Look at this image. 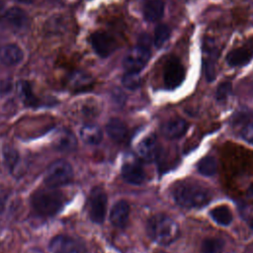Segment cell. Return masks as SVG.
<instances>
[{"label": "cell", "mask_w": 253, "mask_h": 253, "mask_svg": "<svg viewBox=\"0 0 253 253\" xmlns=\"http://www.w3.org/2000/svg\"><path fill=\"white\" fill-rule=\"evenodd\" d=\"M187 129L188 123L181 118L171 119L164 123L161 127L162 134L169 139L181 137L183 134H185Z\"/></svg>", "instance_id": "cell-12"}, {"label": "cell", "mask_w": 253, "mask_h": 253, "mask_svg": "<svg viewBox=\"0 0 253 253\" xmlns=\"http://www.w3.org/2000/svg\"><path fill=\"white\" fill-rule=\"evenodd\" d=\"M52 253H83V246L76 239L67 235H57L49 243Z\"/></svg>", "instance_id": "cell-10"}, {"label": "cell", "mask_w": 253, "mask_h": 253, "mask_svg": "<svg viewBox=\"0 0 253 253\" xmlns=\"http://www.w3.org/2000/svg\"><path fill=\"white\" fill-rule=\"evenodd\" d=\"M150 58L149 47L140 45L137 43L132 47L126 55L123 64L126 71L139 72L142 68L145 67Z\"/></svg>", "instance_id": "cell-6"}, {"label": "cell", "mask_w": 253, "mask_h": 253, "mask_svg": "<svg viewBox=\"0 0 253 253\" xmlns=\"http://www.w3.org/2000/svg\"><path fill=\"white\" fill-rule=\"evenodd\" d=\"M129 216V206L126 201L117 202L110 212V220L116 227L123 228L126 225Z\"/></svg>", "instance_id": "cell-13"}, {"label": "cell", "mask_w": 253, "mask_h": 253, "mask_svg": "<svg viewBox=\"0 0 253 253\" xmlns=\"http://www.w3.org/2000/svg\"><path fill=\"white\" fill-rule=\"evenodd\" d=\"M123 85L129 90H136L141 85V78L139 72L126 71L122 78Z\"/></svg>", "instance_id": "cell-25"}, {"label": "cell", "mask_w": 253, "mask_h": 253, "mask_svg": "<svg viewBox=\"0 0 253 253\" xmlns=\"http://www.w3.org/2000/svg\"><path fill=\"white\" fill-rule=\"evenodd\" d=\"M198 172L205 176H211L217 170V161L213 156H206L202 158L197 164Z\"/></svg>", "instance_id": "cell-22"}, {"label": "cell", "mask_w": 253, "mask_h": 253, "mask_svg": "<svg viewBox=\"0 0 253 253\" xmlns=\"http://www.w3.org/2000/svg\"><path fill=\"white\" fill-rule=\"evenodd\" d=\"M19 92L23 102L28 106H38L39 99L33 93L32 87L28 81H22L19 84Z\"/></svg>", "instance_id": "cell-23"}, {"label": "cell", "mask_w": 253, "mask_h": 253, "mask_svg": "<svg viewBox=\"0 0 253 253\" xmlns=\"http://www.w3.org/2000/svg\"><path fill=\"white\" fill-rule=\"evenodd\" d=\"M149 42H150V39H149V36L148 35H141L138 39V44L140 45H143V46H146V47H149Z\"/></svg>", "instance_id": "cell-31"}, {"label": "cell", "mask_w": 253, "mask_h": 253, "mask_svg": "<svg viewBox=\"0 0 253 253\" xmlns=\"http://www.w3.org/2000/svg\"><path fill=\"white\" fill-rule=\"evenodd\" d=\"M90 42L95 52L101 57L109 56L117 48L116 40L105 32L94 33L90 38Z\"/></svg>", "instance_id": "cell-8"}, {"label": "cell", "mask_w": 253, "mask_h": 253, "mask_svg": "<svg viewBox=\"0 0 253 253\" xmlns=\"http://www.w3.org/2000/svg\"><path fill=\"white\" fill-rule=\"evenodd\" d=\"M72 166L63 159L52 162L45 171L43 181L49 188H57L64 186L72 181Z\"/></svg>", "instance_id": "cell-4"}, {"label": "cell", "mask_w": 253, "mask_h": 253, "mask_svg": "<svg viewBox=\"0 0 253 253\" xmlns=\"http://www.w3.org/2000/svg\"><path fill=\"white\" fill-rule=\"evenodd\" d=\"M80 137L85 143L90 145H96L102 141L103 132L98 126L94 124H88L81 127Z\"/></svg>", "instance_id": "cell-20"}, {"label": "cell", "mask_w": 253, "mask_h": 253, "mask_svg": "<svg viewBox=\"0 0 253 253\" xmlns=\"http://www.w3.org/2000/svg\"><path fill=\"white\" fill-rule=\"evenodd\" d=\"M54 147L62 152H71L77 147V139L68 129H60L54 138Z\"/></svg>", "instance_id": "cell-15"}, {"label": "cell", "mask_w": 253, "mask_h": 253, "mask_svg": "<svg viewBox=\"0 0 253 253\" xmlns=\"http://www.w3.org/2000/svg\"><path fill=\"white\" fill-rule=\"evenodd\" d=\"M146 230L149 237L160 245L171 244L179 235V226L177 222L164 213L152 215L147 221Z\"/></svg>", "instance_id": "cell-2"}, {"label": "cell", "mask_w": 253, "mask_h": 253, "mask_svg": "<svg viewBox=\"0 0 253 253\" xmlns=\"http://www.w3.org/2000/svg\"><path fill=\"white\" fill-rule=\"evenodd\" d=\"M171 31L167 25H158L154 31V44L156 47H161L169 39Z\"/></svg>", "instance_id": "cell-26"}, {"label": "cell", "mask_w": 253, "mask_h": 253, "mask_svg": "<svg viewBox=\"0 0 253 253\" xmlns=\"http://www.w3.org/2000/svg\"><path fill=\"white\" fill-rule=\"evenodd\" d=\"M23 57V50L15 43L5 44L0 48V61L5 65H16L22 61Z\"/></svg>", "instance_id": "cell-14"}, {"label": "cell", "mask_w": 253, "mask_h": 253, "mask_svg": "<svg viewBox=\"0 0 253 253\" xmlns=\"http://www.w3.org/2000/svg\"><path fill=\"white\" fill-rule=\"evenodd\" d=\"M122 176L125 181L132 185H140L145 180L143 169L134 163H125L122 167Z\"/></svg>", "instance_id": "cell-16"}, {"label": "cell", "mask_w": 253, "mask_h": 253, "mask_svg": "<svg viewBox=\"0 0 253 253\" xmlns=\"http://www.w3.org/2000/svg\"><path fill=\"white\" fill-rule=\"evenodd\" d=\"M210 215L213 221L220 225H228L233 219L230 209L226 206H218L211 210Z\"/></svg>", "instance_id": "cell-21"}, {"label": "cell", "mask_w": 253, "mask_h": 253, "mask_svg": "<svg viewBox=\"0 0 253 253\" xmlns=\"http://www.w3.org/2000/svg\"><path fill=\"white\" fill-rule=\"evenodd\" d=\"M107 194L101 187H94L89 196V216L92 221L102 223L107 211Z\"/></svg>", "instance_id": "cell-5"}, {"label": "cell", "mask_w": 253, "mask_h": 253, "mask_svg": "<svg viewBox=\"0 0 253 253\" xmlns=\"http://www.w3.org/2000/svg\"><path fill=\"white\" fill-rule=\"evenodd\" d=\"M175 202L184 208H199L209 203L211 198V191L198 183L183 181L172 189Z\"/></svg>", "instance_id": "cell-1"}, {"label": "cell", "mask_w": 253, "mask_h": 253, "mask_svg": "<svg viewBox=\"0 0 253 253\" xmlns=\"http://www.w3.org/2000/svg\"><path fill=\"white\" fill-rule=\"evenodd\" d=\"M157 253H167V252H164V251H159V252H157Z\"/></svg>", "instance_id": "cell-35"}, {"label": "cell", "mask_w": 253, "mask_h": 253, "mask_svg": "<svg viewBox=\"0 0 253 253\" xmlns=\"http://www.w3.org/2000/svg\"><path fill=\"white\" fill-rule=\"evenodd\" d=\"M185 79V68L179 59L172 57L167 60L163 71V82L167 89H175Z\"/></svg>", "instance_id": "cell-7"}, {"label": "cell", "mask_w": 253, "mask_h": 253, "mask_svg": "<svg viewBox=\"0 0 253 253\" xmlns=\"http://www.w3.org/2000/svg\"><path fill=\"white\" fill-rule=\"evenodd\" d=\"M253 56V36L250 37L242 46L230 50L226 55V62L230 66L245 65Z\"/></svg>", "instance_id": "cell-9"}, {"label": "cell", "mask_w": 253, "mask_h": 253, "mask_svg": "<svg viewBox=\"0 0 253 253\" xmlns=\"http://www.w3.org/2000/svg\"><path fill=\"white\" fill-rule=\"evenodd\" d=\"M137 152L139 156L146 161H152L155 159L158 152L156 138L154 136H147L143 138L137 144Z\"/></svg>", "instance_id": "cell-17"}, {"label": "cell", "mask_w": 253, "mask_h": 253, "mask_svg": "<svg viewBox=\"0 0 253 253\" xmlns=\"http://www.w3.org/2000/svg\"><path fill=\"white\" fill-rule=\"evenodd\" d=\"M163 0H148L143 6V16L148 22H156L163 17Z\"/></svg>", "instance_id": "cell-19"}, {"label": "cell", "mask_w": 253, "mask_h": 253, "mask_svg": "<svg viewBox=\"0 0 253 253\" xmlns=\"http://www.w3.org/2000/svg\"><path fill=\"white\" fill-rule=\"evenodd\" d=\"M247 198L253 202V184H251V186L249 187L248 191H247Z\"/></svg>", "instance_id": "cell-32"}, {"label": "cell", "mask_w": 253, "mask_h": 253, "mask_svg": "<svg viewBox=\"0 0 253 253\" xmlns=\"http://www.w3.org/2000/svg\"><path fill=\"white\" fill-rule=\"evenodd\" d=\"M241 136L247 142L253 143V121L246 123L241 129Z\"/></svg>", "instance_id": "cell-30"}, {"label": "cell", "mask_w": 253, "mask_h": 253, "mask_svg": "<svg viewBox=\"0 0 253 253\" xmlns=\"http://www.w3.org/2000/svg\"><path fill=\"white\" fill-rule=\"evenodd\" d=\"M248 224H249V227L253 230V217H251L250 219H249V221H248Z\"/></svg>", "instance_id": "cell-33"}, {"label": "cell", "mask_w": 253, "mask_h": 253, "mask_svg": "<svg viewBox=\"0 0 253 253\" xmlns=\"http://www.w3.org/2000/svg\"><path fill=\"white\" fill-rule=\"evenodd\" d=\"M62 193L55 188L40 189L33 193L31 204L33 209L40 214L49 216L55 214L63 206Z\"/></svg>", "instance_id": "cell-3"}, {"label": "cell", "mask_w": 253, "mask_h": 253, "mask_svg": "<svg viewBox=\"0 0 253 253\" xmlns=\"http://www.w3.org/2000/svg\"><path fill=\"white\" fill-rule=\"evenodd\" d=\"M18 2H22V3H31L33 0H16Z\"/></svg>", "instance_id": "cell-34"}, {"label": "cell", "mask_w": 253, "mask_h": 253, "mask_svg": "<svg viewBox=\"0 0 253 253\" xmlns=\"http://www.w3.org/2000/svg\"><path fill=\"white\" fill-rule=\"evenodd\" d=\"M3 156H4L6 166L10 171H12L16 167L17 163L19 162L18 151L11 146H6L3 151Z\"/></svg>", "instance_id": "cell-27"}, {"label": "cell", "mask_w": 253, "mask_h": 253, "mask_svg": "<svg viewBox=\"0 0 253 253\" xmlns=\"http://www.w3.org/2000/svg\"><path fill=\"white\" fill-rule=\"evenodd\" d=\"M231 90H232V86L230 82H221L216 88V92H215L216 100L219 102L225 101L227 97L230 95Z\"/></svg>", "instance_id": "cell-28"}, {"label": "cell", "mask_w": 253, "mask_h": 253, "mask_svg": "<svg viewBox=\"0 0 253 253\" xmlns=\"http://www.w3.org/2000/svg\"><path fill=\"white\" fill-rule=\"evenodd\" d=\"M224 242L217 237H208L202 243L203 253H222Z\"/></svg>", "instance_id": "cell-24"}, {"label": "cell", "mask_w": 253, "mask_h": 253, "mask_svg": "<svg viewBox=\"0 0 253 253\" xmlns=\"http://www.w3.org/2000/svg\"><path fill=\"white\" fill-rule=\"evenodd\" d=\"M29 19L27 14L18 7L8 9L3 15V23L14 30L24 29L28 25Z\"/></svg>", "instance_id": "cell-11"}, {"label": "cell", "mask_w": 253, "mask_h": 253, "mask_svg": "<svg viewBox=\"0 0 253 253\" xmlns=\"http://www.w3.org/2000/svg\"><path fill=\"white\" fill-rule=\"evenodd\" d=\"M106 130L108 135L117 142L123 141L127 134V127L126 124L117 118L109 120L106 125Z\"/></svg>", "instance_id": "cell-18"}, {"label": "cell", "mask_w": 253, "mask_h": 253, "mask_svg": "<svg viewBox=\"0 0 253 253\" xmlns=\"http://www.w3.org/2000/svg\"><path fill=\"white\" fill-rule=\"evenodd\" d=\"M72 84L73 86H75L76 88H86L88 86L91 85V78L84 73H77L76 76H74L72 78Z\"/></svg>", "instance_id": "cell-29"}]
</instances>
